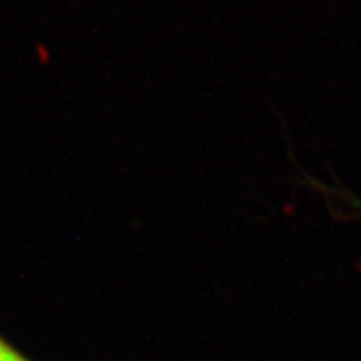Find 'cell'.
<instances>
[{"label":"cell","instance_id":"6da1fadb","mask_svg":"<svg viewBox=\"0 0 361 361\" xmlns=\"http://www.w3.org/2000/svg\"><path fill=\"white\" fill-rule=\"evenodd\" d=\"M0 361H30L0 336Z\"/></svg>","mask_w":361,"mask_h":361}]
</instances>
